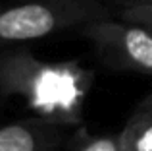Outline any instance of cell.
<instances>
[{
    "instance_id": "1",
    "label": "cell",
    "mask_w": 152,
    "mask_h": 151,
    "mask_svg": "<svg viewBox=\"0 0 152 151\" xmlns=\"http://www.w3.org/2000/svg\"><path fill=\"white\" fill-rule=\"evenodd\" d=\"M93 74L77 60L48 62L21 47L0 50V97L19 99L33 116L79 126Z\"/></svg>"
},
{
    "instance_id": "2",
    "label": "cell",
    "mask_w": 152,
    "mask_h": 151,
    "mask_svg": "<svg viewBox=\"0 0 152 151\" xmlns=\"http://www.w3.org/2000/svg\"><path fill=\"white\" fill-rule=\"evenodd\" d=\"M110 18L102 0H15L0 4V49L39 41Z\"/></svg>"
},
{
    "instance_id": "3",
    "label": "cell",
    "mask_w": 152,
    "mask_h": 151,
    "mask_svg": "<svg viewBox=\"0 0 152 151\" xmlns=\"http://www.w3.org/2000/svg\"><path fill=\"white\" fill-rule=\"evenodd\" d=\"M100 62L114 70L152 76V29L125 19L102 18L79 29Z\"/></svg>"
},
{
    "instance_id": "4",
    "label": "cell",
    "mask_w": 152,
    "mask_h": 151,
    "mask_svg": "<svg viewBox=\"0 0 152 151\" xmlns=\"http://www.w3.org/2000/svg\"><path fill=\"white\" fill-rule=\"evenodd\" d=\"M69 126L29 116L0 126V151H60Z\"/></svg>"
},
{
    "instance_id": "5",
    "label": "cell",
    "mask_w": 152,
    "mask_h": 151,
    "mask_svg": "<svg viewBox=\"0 0 152 151\" xmlns=\"http://www.w3.org/2000/svg\"><path fill=\"white\" fill-rule=\"evenodd\" d=\"M119 151H152V95L145 97L118 134Z\"/></svg>"
},
{
    "instance_id": "6",
    "label": "cell",
    "mask_w": 152,
    "mask_h": 151,
    "mask_svg": "<svg viewBox=\"0 0 152 151\" xmlns=\"http://www.w3.org/2000/svg\"><path fill=\"white\" fill-rule=\"evenodd\" d=\"M119 19H125L131 23H139L152 29V2H137L125 4L119 8Z\"/></svg>"
},
{
    "instance_id": "7",
    "label": "cell",
    "mask_w": 152,
    "mask_h": 151,
    "mask_svg": "<svg viewBox=\"0 0 152 151\" xmlns=\"http://www.w3.org/2000/svg\"><path fill=\"white\" fill-rule=\"evenodd\" d=\"M79 151H119L118 134L115 136H100L94 140L87 141Z\"/></svg>"
},
{
    "instance_id": "8",
    "label": "cell",
    "mask_w": 152,
    "mask_h": 151,
    "mask_svg": "<svg viewBox=\"0 0 152 151\" xmlns=\"http://www.w3.org/2000/svg\"><path fill=\"white\" fill-rule=\"evenodd\" d=\"M119 6H125V4H137V2H152V0H115Z\"/></svg>"
}]
</instances>
